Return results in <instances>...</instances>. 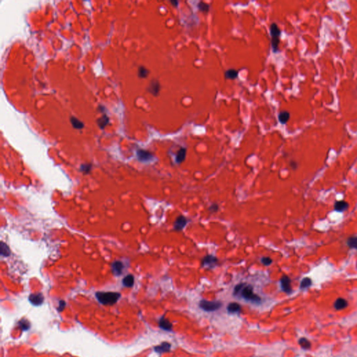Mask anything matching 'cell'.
<instances>
[{"label": "cell", "instance_id": "obj_24", "mask_svg": "<svg viewBox=\"0 0 357 357\" xmlns=\"http://www.w3.org/2000/svg\"><path fill=\"white\" fill-rule=\"evenodd\" d=\"M299 345H301V347L303 349H305V350H308V349H310V347H311V343H310V342L306 338H302L299 340Z\"/></svg>", "mask_w": 357, "mask_h": 357}, {"label": "cell", "instance_id": "obj_15", "mask_svg": "<svg viewBox=\"0 0 357 357\" xmlns=\"http://www.w3.org/2000/svg\"><path fill=\"white\" fill-rule=\"evenodd\" d=\"M241 310L240 305L237 303H230L227 306V311L230 313L239 312Z\"/></svg>", "mask_w": 357, "mask_h": 357}, {"label": "cell", "instance_id": "obj_8", "mask_svg": "<svg viewBox=\"0 0 357 357\" xmlns=\"http://www.w3.org/2000/svg\"><path fill=\"white\" fill-rule=\"evenodd\" d=\"M280 283H281V287L283 290L285 291L286 293L290 294L291 292V280L287 276H283L281 280H280Z\"/></svg>", "mask_w": 357, "mask_h": 357}, {"label": "cell", "instance_id": "obj_33", "mask_svg": "<svg viewBox=\"0 0 357 357\" xmlns=\"http://www.w3.org/2000/svg\"><path fill=\"white\" fill-rule=\"evenodd\" d=\"M218 210H219V206H218L216 204H212V205L209 207V211L212 212V213L216 212Z\"/></svg>", "mask_w": 357, "mask_h": 357}, {"label": "cell", "instance_id": "obj_27", "mask_svg": "<svg viewBox=\"0 0 357 357\" xmlns=\"http://www.w3.org/2000/svg\"><path fill=\"white\" fill-rule=\"evenodd\" d=\"M198 6L199 8V9H200L201 11H202L204 13H208L209 10V8H210L209 4L204 3V2H199Z\"/></svg>", "mask_w": 357, "mask_h": 357}, {"label": "cell", "instance_id": "obj_1", "mask_svg": "<svg viewBox=\"0 0 357 357\" xmlns=\"http://www.w3.org/2000/svg\"><path fill=\"white\" fill-rule=\"evenodd\" d=\"M96 296L98 300L104 305H113L119 300L120 298L121 294L118 292H104V291H99L96 294Z\"/></svg>", "mask_w": 357, "mask_h": 357}, {"label": "cell", "instance_id": "obj_20", "mask_svg": "<svg viewBox=\"0 0 357 357\" xmlns=\"http://www.w3.org/2000/svg\"><path fill=\"white\" fill-rule=\"evenodd\" d=\"M238 76V71L235 69H229L225 73V77L226 79L234 80Z\"/></svg>", "mask_w": 357, "mask_h": 357}, {"label": "cell", "instance_id": "obj_32", "mask_svg": "<svg viewBox=\"0 0 357 357\" xmlns=\"http://www.w3.org/2000/svg\"><path fill=\"white\" fill-rule=\"evenodd\" d=\"M80 170L85 173H88L91 170V165H83L81 166Z\"/></svg>", "mask_w": 357, "mask_h": 357}, {"label": "cell", "instance_id": "obj_5", "mask_svg": "<svg viewBox=\"0 0 357 357\" xmlns=\"http://www.w3.org/2000/svg\"><path fill=\"white\" fill-rule=\"evenodd\" d=\"M187 224V220L183 216H180L176 219L174 223V228L176 231H181L183 230L185 226Z\"/></svg>", "mask_w": 357, "mask_h": 357}, {"label": "cell", "instance_id": "obj_11", "mask_svg": "<svg viewBox=\"0 0 357 357\" xmlns=\"http://www.w3.org/2000/svg\"><path fill=\"white\" fill-rule=\"evenodd\" d=\"M170 348H171V345L170 344V343L167 342H163L162 344H160L159 346H156V347L154 348V350L158 353H163V352H167V351H170Z\"/></svg>", "mask_w": 357, "mask_h": 357}, {"label": "cell", "instance_id": "obj_12", "mask_svg": "<svg viewBox=\"0 0 357 357\" xmlns=\"http://www.w3.org/2000/svg\"><path fill=\"white\" fill-rule=\"evenodd\" d=\"M159 326L163 330L171 331L172 329V324L170 321L165 318H161L159 321Z\"/></svg>", "mask_w": 357, "mask_h": 357}, {"label": "cell", "instance_id": "obj_6", "mask_svg": "<svg viewBox=\"0 0 357 357\" xmlns=\"http://www.w3.org/2000/svg\"><path fill=\"white\" fill-rule=\"evenodd\" d=\"M29 300L34 306H39V305L43 304L44 298H43V294L40 293L32 294L29 296Z\"/></svg>", "mask_w": 357, "mask_h": 357}, {"label": "cell", "instance_id": "obj_21", "mask_svg": "<svg viewBox=\"0 0 357 357\" xmlns=\"http://www.w3.org/2000/svg\"><path fill=\"white\" fill-rule=\"evenodd\" d=\"M70 122H71L72 126L75 128V129H81L84 127V124L83 122L80 121L79 119H76L75 117H70Z\"/></svg>", "mask_w": 357, "mask_h": 357}, {"label": "cell", "instance_id": "obj_2", "mask_svg": "<svg viewBox=\"0 0 357 357\" xmlns=\"http://www.w3.org/2000/svg\"><path fill=\"white\" fill-rule=\"evenodd\" d=\"M200 307L206 312H213L219 310L222 306V304L219 301H209L202 300L200 302Z\"/></svg>", "mask_w": 357, "mask_h": 357}, {"label": "cell", "instance_id": "obj_28", "mask_svg": "<svg viewBox=\"0 0 357 357\" xmlns=\"http://www.w3.org/2000/svg\"><path fill=\"white\" fill-rule=\"evenodd\" d=\"M311 284H312L311 280L308 278H305L302 280V281L301 283V288L302 289L307 288L310 287Z\"/></svg>", "mask_w": 357, "mask_h": 357}, {"label": "cell", "instance_id": "obj_4", "mask_svg": "<svg viewBox=\"0 0 357 357\" xmlns=\"http://www.w3.org/2000/svg\"><path fill=\"white\" fill-rule=\"evenodd\" d=\"M160 85L159 82L157 80H152L150 84H149L148 88H147V90L150 92L151 94H153L154 96H157L160 91Z\"/></svg>", "mask_w": 357, "mask_h": 357}, {"label": "cell", "instance_id": "obj_26", "mask_svg": "<svg viewBox=\"0 0 357 357\" xmlns=\"http://www.w3.org/2000/svg\"><path fill=\"white\" fill-rule=\"evenodd\" d=\"M148 75H149V70H147L146 68H144V66H140V68H139V70H138L139 77L141 78H147Z\"/></svg>", "mask_w": 357, "mask_h": 357}, {"label": "cell", "instance_id": "obj_22", "mask_svg": "<svg viewBox=\"0 0 357 357\" xmlns=\"http://www.w3.org/2000/svg\"><path fill=\"white\" fill-rule=\"evenodd\" d=\"M108 122H109V118L107 115H105V114L103 115L102 117H100V118L99 119H98L97 121L98 125H99V127L102 129H104L106 125L108 124Z\"/></svg>", "mask_w": 357, "mask_h": 357}, {"label": "cell", "instance_id": "obj_16", "mask_svg": "<svg viewBox=\"0 0 357 357\" xmlns=\"http://www.w3.org/2000/svg\"><path fill=\"white\" fill-rule=\"evenodd\" d=\"M186 149L185 148H181L176 154V161L177 163H181L186 159Z\"/></svg>", "mask_w": 357, "mask_h": 357}, {"label": "cell", "instance_id": "obj_35", "mask_svg": "<svg viewBox=\"0 0 357 357\" xmlns=\"http://www.w3.org/2000/svg\"><path fill=\"white\" fill-rule=\"evenodd\" d=\"M170 2H171V4H173L174 6H176V7L178 6V4H179L178 1H176V0H171Z\"/></svg>", "mask_w": 357, "mask_h": 357}, {"label": "cell", "instance_id": "obj_19", "mask_svg": "<svg viewBox=\"0 0 357 357\" xmlns=\"http://www.w3.org/2000/svg\"><path fill=\"white\" fill-rule=\"evenodd\" d=\"M123 284L125 287H131L134 284V277L133 275H128L123 279Z\"/></svg>", "mask_w": 357, "mask_h": 357}, {"label": "cell", "instance_id": "obj_31", "mask_svg": "<svg viewBox=\"0 0 357 357\" xmlns=\"http://www.w3.org/2000/svg\"><path fill=\"white\" fill-rule=\"evenodd\" d=\"M261 261L264 265L266 266H269V264H271L272 263V260L270 257H262Z\"/></svg>", "mask_w": 357, "mask_h": 357}, {"label": "cell", "instance_id": "obj_3", "mask_svg": "<svg viewBox=\"0 0 357 357\" xmlns=\"http://www.w3.org/2000/svg\"><path fill=\"white\" fill-rule=\"evenodd\" d=\"M241 295L244 298L248 301H251L253 302H260L261 299L257 294L253 293L252 286L249 285L244 287L241 290Z\"/></svg>", "mask_w": 357, "mask_h": 357}, {"label": "cell", "instance_id": "obj_34", "mask_svg": "<svg viewBox=\"0 0 357 357\" xmlns=\"http://www.w3.org/2000/svg\"><path fill=\"white\" fill-rule=\"evenodd\" d=\"M65 306H66V303H65L64 301H60V302H59V308H58L59 311H62V310L64 308Z\"/></svg>", "mask_w": 357, "mask_h": 357}, {"label": "cell", "instance_id": "obj_30", "mask_svg": "<svg viewBox=\"0 0 357 357\" xmlns=\"http://www.w3.org/2000/svg\"><path fill=\"white\" fill-rule=\"evenodd\" d=\"M244 287V284H243V283H241V284L237 285L235 287V288H234V295H236V294H238L239 293V291L243 290Z\"/></svg>", "mask_w": 357, "mask_h": 357}, {"label": "cell", "instance_id": "obj_10", "mask_svg": "<svg viewBox=\"0 0 357 357\" xmlns=\"http://www.w3.org/2000/svg\"><path fill=\"white\" fill-rule=\"evenodd\" d=\"M218 262V259L214 255H207L203 258L202 264L203 266H209V267L214 266Z\"/></svg>", "mask_w": 357, "mask_h": 357}, {"label": "cell", "instance_id": "obj_25", "mask_svg": "<svg viewBox=\"0 0 357 357\" xmlns=\"http://www.w3.org/2000/svg\"><path fill=\"white\" fill-rule=\"evenodd\" d=\"M347 244L351 249H357V236L350 237L347 240Z\"/></svg>", "mask_w": 357, "mask_h": 357}, {"label": "cell", "instance_id": "obj_13", "mask_svg": "<svg viewBox=\"0 0 357 357\" xmlns=\"http://www.w3.org/2000/svg\"><path fill=\"white\" fill-rule=\"evenodd\" d=\"M334 306L336 310H342L347 306V301L344 299L339 298L335 301Z\"/></svg>", "mask_w": 357, "mask_h": 357}, {"label": "cell", "instance_id": "obj_23", "mask_svg": "<svg viewBox=\"0 0 357 357\" xmlns=\"http://www.w3.org/2000/svg\"><path fill=\"white\" fill-rule=\"evenodd\" d=\"M11 254V250L9 249V246H7L6 244L4 242L1 243V255L4 257H8Z\"/></svg>", "mask_w": 357, "mask_h": 357}, {"label": "cell", "instance_id": "obj_9", "mask_svg": "<svg viewBox=\"0 0 357 357\" xmlns=\"http://www.w3.org/2000/svg\"><path fill=\"white\" fill-rule=\"evenodd\" d=\"M124 269V264L120 261H115L112 264V271L116 276H119L122 274Z\"/></svg>", "mask_w": 357, "mask_h": 357}, {"label": "cell", "instance_id": "obj_7", "mask_svg": "<svg viewBox=\"0 0 357 357\" xmlns=\"http://www.w3.org/2000/svg\"><path fill=\"white\" fill-rule=\"evenodd\" d=\"M137 156L138 159L143 162L149 161V160L153 159V155H152L150 152L145 150H142V149H140V150L138 151Z\"/></svg>", "mask_w": 357, "mask_h": 357}, {"label": "cell", "instance_id": "obj_17", "mask_svg": "<svg viewBox=\"0 0 357 357\" xmlns=\"http://www.w3.org/2000/svg\"><path fill=\"white\" fill-rule=\"evenodd\" d=\"M290 117V114L288 113L287 111H283L280 112V113L278 115V120L280 123L283 124H285L287 123Z\"/></svg>", "mask_w": 357, "mask_h": 357}, {"label": "cell", "instance_id": "obj_29", "mask_svg": "<svg viewBox=\"0 0 357 357\" xmlns=\"http://www.w3.org/2000/svg\"><path fill=\"white\" fill-rule=\"evenodd\" d=\"M19 325H20V327L23 329V330H27L29 327V322L27 320H21L20 322H19Z\"/></svg>", "mask_w": 357, "mask_h": 357}, {"label": "cell", "instance_id": "obj_18", "mask_svg": "<svg viewBox=\"0 0 357 357\" xmlns=\"http://www.w3.org/2000/svg\"><path fill=\"white\" fill-rule=\"evenodd\" d=\"M348 207V204L344 201H339L335 204V210L337 211H343Z\"/></svg>", "mask_w": 357, "mask_h": 357}, {"label": "cell", "instance_id": "obj_14", "mask_svg": "<svg viewBox=\"0 0 357 357\" xmlns=\"http://www.w3.org/2000/svg\"><path fill=\"white\" fill-rule=\"evenodd\" d=\"M270 32L271 38H279L280 36V29L278 28L277 24L276 23H272L270 27Z\"/></svg>", "mask_w": 357, "mask_h": 357}]
</instances>
